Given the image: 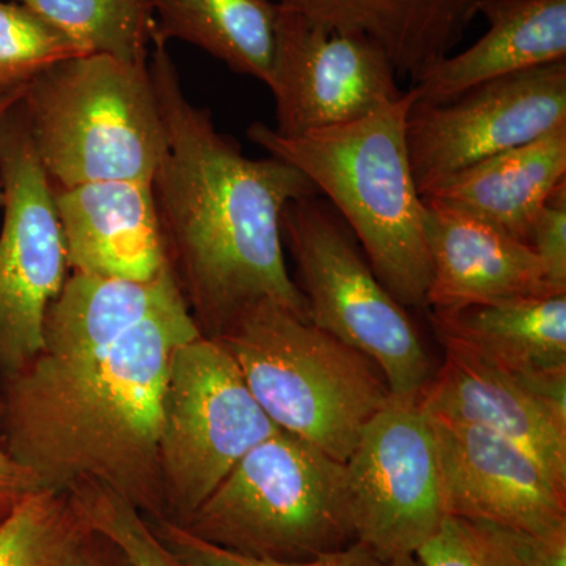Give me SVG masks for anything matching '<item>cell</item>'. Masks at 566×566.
<instances>
[{"label": "cell", "mask_w": 566, "mask_h": 566, "mask_svg": "<svg viewBox=\"0 0 566 566\" xmlns=\"http://www.w3.org/2000/svg\"><path fill=\"white\" fill-rule=\"evenodd\" d=\"M148 71L167 150L151 180L167 259L203 337L218 338L252 305L273 301L308 318L286 270L282 212L319 196L281 159H252L189 102L167 43L153 40Z\"/></svg>", "instance_id": "cell-1"}, {"label": "cell", "mask_w": 566, "mask_h": 566, "mask_svg": "<svg viewBox=\"0 0 566 566\" xmlns=\"http://www.w3.org/2000/svg\"><path fill=\"white\" fill-rule=\"evenodd\" d=\"M199 337L180 293L87 359L35 357L9 378L7 453L41 490L65 493L93 480L148 520H166L159 469L164 389L175 352Z\"/></svg>", "instance_id": "cell-2"}, {"label": "cell", "mask_w": 566, "mask_h": 566, "mask_svg": "<svg viewBox=\"0 0 566 566\" xmlns=\"http://www.w3.org/2000/svg\"><path fill=\"white\" fill-rule=\"evenodd\" d=\"M415 91L360 120L283 137L252 123L249 140L289 164L329 200L371 270L405 307H427L431 279L424 202L409 161L406 126Z\"/></svg>", "instance_id": "cell-3"}, {"label": "cell", "mask_w": 566, "mask_h": 566, "mask_svg": "<svg viewBox=\"0 0 566 566\" xmlns=\"http://www.w3.org/2000/svg\"><path fill=\"white\" fill-rule=\"evenodd\" d=\"M216 340L279 430L342 463L392 398L374 360L273 301L252 305Z\"/></svg>", "instance_id": "cell-4"}, {"label": "cell", "mask_w": 566, "mask_h": 566, "mask_svg": "<svg viewBox=\"0 0 566 566\" xmlns=\"http://www.w3.org/2000/svg\"><path fill=\"white\" fill-rule=\"evenodd\" d=\"M52 188L93 181L151 185L167 150L148 65L103 54L44 70L21 99Z\"/></svg>", "instance_id": "cell-5"}, {"label": "cell", "mask_w": 566, "mask_h": 566, "mask_svg": "<svg viewBox=\"0 0 566 566\" xmlns=\"http://www.w3.org/2000/svg\"><path fill=\"white\" fill-rule=\"evenodd\" d=\"M182 527L266 560L344 549L357 542L346 464L279 430L238 461Z\"/></svg>", "instance_id": "cell-6"}, {"label": "cell", "mask_w": 566, "mask_h": 566, "mask_svg": "<svg viewBox=\"0 0 566 566\" xmlns=\"http://www.w3.org/2000/svg\"><path fill=\"white\" fill-rule=\"evenodd\" d=\"M281 229L308 319L374 360L394 397L419 400L434 374L430 356L340 214L319 196L303 197L286 205Z\"/></svg>", "instance_id": "cell-7"}, {"label": "cell", "mask_w": 566, "mask_h": 566, "mask_svg": "<svg viewBox=\"0 0 566 566\" xmlns=\"http://www.w3.org/2000/svg\"><path fill=\"white\" fill-rule=\"evenodd\" d=\"M277 431L221 342L202 335L181 345L159 424L166 520L182 526L238 461Z\"/></svg>", "instance_id": "cell-8"}, {"label": "cell", "mask_w": 566, "mask_h": 566, "mask_svg": "<svg viewBox=\"0 0 566 566\" xmlns=\"http://www.w3.org/2000/svg\"><path fill=\"white\" fill-rule=\"evenodd\" d=\"M0 368L13 376L43 352L44 316L70 270L50 178L21 102L0 118Z\"/></svg>", "instance_id": "cell-9"}, {"label": "cell", "mask_w": 566, "mask_h": 566, "mask_svg": "<svg viewBox=\"0 0 566 566\" xmlns=\"http://www.w3.org/2000/svg\"><path fill=\"white\" fill-rule=\"evenodd\" d=\"M345 464L357 542L387 562L416 556L447 516L438 446L419 400L392 395Z\"/></svg>", "instance_id": "cell-10"}, {"label": "cell", "mask_w": 566, "mask_h": 566, "mask_svg": "<svg viewBox=\"0 0 566 566\" xmlns=\"http://www.w3.org/2000/svg\"><path fill=\"white\" fill-rule=\"evenodd\" d=\"M565 125L566 61L483 82L447 102H415L406 142L420 196L465 167Z\"/></svg>", "instance_id": "cell-11"}, {"label": "cell", "mask_w": 566, "mask_h": 566, "mask_svg": "<svg viewBox=\"0 0 566 566\" xmlns=\"http://www.w3.org/2000/svg\"><path fill=\"white\" fill-rule=\"evenodd\" d=\"M266 85L275 102L274 132L283 137L360 120L405 93L392 61L374 40L279 6Z\"/></svg>", "instance_id": "cell-12"}, {"label": "cell", "mask_w": 566, "mask_h": 566, "mask_svg": "<svg viewBox=\"0 0 566 566\" xmlns=\"http://www.w3.org/2000/svg\"><path fill=\"white\" fill-rule=\"evenodd\" d=\"M428 419L438 446L447 516L534 536L566 531V488L535 458L486 428Z\"/></svg>", "instance_id": "cell-13"}, {"label": "cell", "mask_w": 566, "mask_h": 566, "mask_svg": "<svg viewBox=\"0 0 566 566\" xmlns=\"http://www.w3.org/2000/svg\"><path fill=\"white\" fill-rule=\"evenodd\" d=\"M444 346V363L419 397L428 416L486 428L535 458L566 488V416L517 376L460 346Z\"/></svg>", "instance_id": "cell-14"}, {"label": "cell", "mask_w": 566, "mask_h": 566, "mask_svg": "<svg viewBox=\"0 0 566 566\" xmlns=\"http://www.w3.org/2000/svg\"><path fill=\"white\" fill-rule=\"evenodd\" d=\"M52 196L73 273L148 282L170 268L148 182H84Z\"/></svg>", "instance_id": "cell-15"}, {"label": "cell", "mask_w": 566, "mask_h": 566, "mask_svg": "<svg viewBox=\"0 0 566 566\" xmlns=\"http://www.w3.org/2000/svg\"><path fill=\"white\" fill-rule=\"evenodd\" d=\"M423 202L431 311L557 294L526 241L434 200Z\"/></svg>", "instance_id": "cell-16"}, {"label": "cell", "mask_w": 566, "mask_h": 566, "mask_svg": "<svg viewBox=\"0 0 566 566\" xmlns=\"http://www.w3.org/2000/svg\"><path fill=\"white\" fill-rule=\"evenodd\" d=\"M441 344L468 349L542 394L566 374V294L431 311Z\"/></svg>", "instance_id": "cell-17"}, {"label": "cell", "mask_w": 566, "mask_h": 566, "mask_svg": "<svg viewBox=\"0 0 566 566\" xmlns=\"http://www.w3.org/2000/svg\"><path fill=\"white\" fill-rule=\"evenodd\" d=\"M488 32L415 82L416 103H442L483 82L566 61V0H476Z\"/></svg>", "instance_id": "cell-18"}, {"label": "cell", "mask_w": 566, "mask_h": 566, "mask_svg": "<svg viewBox=\"0 0 566 566\" xmlns=\"http://www.w3.org/2000/svg\"><path fill=\"white\" fill-rule=\"evenodd\" d=\"M385 50L398 77L417 82L450 55L476 18V0H270Z\"/></svg>", "instance_id": "cell-19"}, {"label": "cell", "mask_w": 566, "mask_h": 566, "mask_svg": "<svg viewBox=\"0 0 566 566\" xmlns=\"http://www.w3.org/2000/svg\"><path fill=\"white\" fill-rule=\"evenodd\" d=\"M566 181V125L483 159L423 193L526 241L547 197Z\"/></svg>", "instance_id": "cell-20"}, {"label": "cell", "mask_w": 566, "mask_h": 566, "mask_svg": "<svg viewBox=\"0 0 566 566\" xmlns=\"http://www.w3.org/2000/svg\"><path fill=\"white\" fill-rule=\"evenodd\" d=\"M180 293L172 268L148 282L73 273L48 307L39 356L52 363L91 357Z\"/></svg>", "instance_id": "cell-21"}, {"label": "cell", "mask_w": 566, "mask_h": 566, "mask_svg": "<svg viewBox=\"0 0 566 566\" xmlns=\"http://www.w3.org/2000/svg\"><path fill=\"white\" fill-rule=\"evenodd\" d=\"M153 40H180L208 52L234 73L268 84L277 6L270 0H151Z\"/></svg>", "instance_id": "cell-22"}, {"label": "cell", "mask_w": 566, "mask_h": 566, "mask_svg": "<svg viewBox=\"0 0 566 566\" xmlns=\"http://www.w3.org/2000/svg\"><path fill=\"white\" fill-rule=\"evenodd\" d=\"M65 33L85 54L148 65L156 18L151 0H13Z\"/></svg>", "instance_id": "cell-23"}, {"label": "cell", "mask_w": 566, "mask_h": 566, "mask_svg": "<svg viewBox=\"0 0 566 566\" xmlns=\"http://www.w3.org/2000/svg\"><path fill=\"white\" fill-rule=\"evenodd\" d=\"M85 531L65 493L33 491L0 520V566H61Z\"/></svg>", "instance_id": "cell-24"}, {"label": "cell", "mask_w": 566, "mask_h": 566, "mask_svg": "<svg viewBox=\"0 0 566 566\" xmlns=\"http://www.w3.org/2000/svg\"><path fill=\"white\" fill-rule=\"evenodd\" d=\"M85 528L111 543L128 566H189L159 538L150 520L117 491L93 480L65 491Z\"/></svg>", "instance_id": "cell-25"}, {"label": "cell", "mask_w": 566, "mask_h": 566, "mask_svg": "<svg viewBox=\"0 0 566 566\" xmlns=\"http://www.w3.org/2000/svg\"><path fill=\"white\" fill-rule=\"evenodd\" d=\"M87 55L21 3L0 0V93L28 87L44 70Z\"/></svg>", "instance_id": "cell-26"}, {"label": "cell", "mask_w": 566, "mask_h": 566, "mask_svg": "<svg viewBox=\"0 0 566 566\" xmlns=\"http://www.w3.org/2000/svg\"><path fill=\"white\" fill-rule=\"evenodd\" d=\"M416 558L422 566H523L515 532L458 516H446Z\"/></svg>", "instance_id": "cell-27"}, {"label": "cell", "mask_w": 566, "mask_h": 566, "mask_svg": "<svg viewBox=\"0 0 566 566\" xmlns=\"http://www.w3.org/2000/svg\"><path fill=\"white\" fill-rule=\"evenodd\" d=\"M159 538L189 566H392L360 542L335 553L324 554L305 562H277L255 558L223 549L191 534L188 528L167 520L151 521Z\"/></svg>", "instance_id": "cell-28"}, {"label": "cell", "mask_w": 566, "mask_h": 566, "mask_svg": "<svg viewBox=\"0 0 566 566\" xmlns=\"http://www.w3.org/2000/svg\"><path fill=\"white\" fill-rule=\"evenodd\" d=\"M527 243L538 256L551 290L566 294V181L554 189L535 216Z\"/></svg>", "instance_id": "cell-29"}, {"label": "cell", "mask_w": 566, "mask_h": 566, "mask_svg": "<svg viewBox=\"0 0 566 566\" xmlns=\"http://www.w3.org/2000/svg\"><path fill=\"white\" fill-rule=\"evenodd\" d=\"M515 542L523 566H566V531L546 536L515 532Z\"/></svg>", "instance_id": "cell-30"}, {"label": "cell", "mask_w": 566, "mask_h": 566, "mask_svg": "<svg viewBox=\"0 0 566 566\" xmlns=\"http://www.w3.org/2000/svg\"><path fill=\"white\" fill-rule=\"evenodd\" d=\"M39 490L41 488L36 480L6 449H0V513L6 515L24 495Z\"/></svg>", "instance_id": "cell-31"}, {"label": "cell", "mask_w": 566, "mask_h": 566, "mask_svg": "<svg viewBox=\"0 0 566 566\" xmlns=\"http://www.w3.org/2000/svg\"><path fill=\"white\" fill-rule=\"evenodd\" d=\"M111 554L109 543L87 528L71 547L61 566H125V560L118 551L117 558L112 557Z\"/></svg>", "instance_id": "cell-32"}, {"label": "cell", "mask_w": 566, "mask_h": 566, "mask_svg": "<svg viewBox=\"0 0 566 566\" xmlns=\"http://www.w3.org/2000/svg\"><path fill=\"white\" fill-rule=\"evenodd\" d=\"M28 87L14 88V91L0 93V118L7 114L14 106L21 102L22 96H24ZM3 205V191L2 186H0V207Z\"/></svg>", "instance_id": "cell-33"}, {"label": "cell", "mask_w": 566, "mask_h": 566, "mask_svg": "<svg viewBox=\"0 0 566 566\" xmlns=\"http://www.w3.org/2000/svg\"><path fill=\"white\" fill-rule=\"evenodd\" d=\"M390 564L392 566H422L416 556L400 558V560L390 562Z\"/></svg>", "instance_id": "cell-34"}, {"label": "cell", "mask_w": 566, "mask_h": 566, "mask_svg": "<svg viewBox=\"0 0 566 566\" xmlns=\"http://www.w3.org/2000/svg\"><path fill=\"white\" fill-rule=\"evenodd\" d=\"M0 419H2V409H0Z\"/></svg>", "instance_id": "cell-35"}]
</instances>
